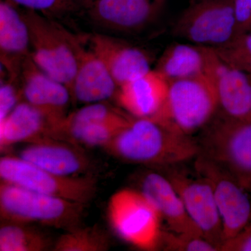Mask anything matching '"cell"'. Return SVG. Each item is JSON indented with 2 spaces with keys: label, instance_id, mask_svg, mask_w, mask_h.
Here are the masks:
<instances>
[{
  "label": "cell",
  "instance_id": "cell-27",
  "mask_svg": "<svg viewBox=\"0 0 251 251\" xmlns=\"http://www.w3.org/2000/svg\"><path fill=\"white\" fill-rule=\"evenodd\" d=\"M16 6L50 17L75 12L84 8L83 0H9Z\"/></svg>",
  "mask_w": 251,
  "mask_h": 251
},
{
  "label": "cell",
  "instance_id": "cell-29",
  "mask_svg": "<svg viewBox=\"0 0 251 251\" xmlns=\"http://www.w3.org/2000/svg\"><path fill=\"white\" fill-rule=\"evenodd\" d=\"M237 36L251 31V0H234Z\"/></svg>",
  "mask_w": 251,
  "mask_h": 251
},
{
  "label": "cell",
  "instance_id": "cell-28",
  "mask_svg": "<svg viewBox=\"0 0 251 251\" xmlns=\"http://www.w3.org/2000/svg\"><path fill=\"white\" fill-rule=\"evenodd\" d=\"M21 95L20 78L3 76L0 86V122H2L18 104Z\"/></svg>",
  "mask_w": 251,
  "mask_h": 251
},
{
  "label": "cell",
  "instance_id": "cell-3",
  "mask_svg": "<svg viewBox=\"0 0 251 251\" xmlns=\"http://www.w3.org/2000/svg\"><path fill=\"white\" fill-rule=\"evenodd\" d=\"M200 156L232 175L251 196V121L216 115L198 139Z\"/></svg>",
  "mask_w": 251,
  "mask_h": 251
},
{
  "label": "cell",
  "instance_id": "cell-9",
  "mask_svg": "<svg viewBox=\"0 0 251 251\" xmlns=\"http://www.w3.org/2000/svg\"><path fill=\"white\" fill-rule=\"evenodd\" d=\"M194 165L196 173L205 178L212 188L222 221L224 242L251 222L250 194L232 175L204 157L198 155Z\"/></svg>",
  "mask_w": 251,
  "mask_h": 251
},
{
  "label": "cell",
  "instance_id": "cell-15",
  "mask_svg": "<svg viewBox=\"0 0 251 251\" xmlns=\"http://www.w3.org/2000/svg\"><path fill=\"white\" fill-rule=\"evenodd\" d=\"M87 41L118 87L151 70L150 55L136 46L105 34H92Z\"/></svg>",
  "mask_w": 251,
  "mask_h": 251
},
{
  "label": "cell",
  "instance_id": "cell-25",
  "mask_svg": "<svg viewBox=\"0 0 251 251\" xmlns=\"http://www.w3.org/2000/svg\"><path fill=\"white\" fill-rule=\"evenodd\" d=\"M227 65L251 74V31L236 36L225 45L214 49Z\"/></svg>",
  "mask_w": 251,
  "mask_h": 251
},
{
  "label": "cell",
  "instance_id": "cell-12",
  "mask_svg": "<svg viewBox=\"0 0 251 251\" xmlns=\"http://www.w3.org/2000/svg\"><path fill=\"white\" fill-rule=\"evenodd\" d=\"M20 86L25 101L39 109L49 119L52 125L50 132L67 116L72 98L70 90L41 70L31 56L23 63Z\"/></svg>",
  "mask_w": 251,
  "mask_h": 251
},
{
  "label": "cell",
  "instance_id": "cell-30",
  "mask_svg": "<svg viewBox=\"0 0 251 251\" xmlns=\"http://www.w3.org/2000/svg\"><path fill=\"white\" fill-rule=\"evenodd\" d=\"M221 251H251V222L234 237L224 241Z\"/></svg>",
  "mask_w": 251,
  "mask_h": 251
},
{
  "label": "cell",
  "instance_id": "cell-10",
  "mask_svg": "<svg viewBox=\"0 0 251 251\" xmlns=\"http://www.w3.org/2000/svg\"><path fill=\"white\" fill-rule=\"evenodd\" d=\"M179 166L161 168L179 194L190 218L203 237L219 248L224 242L223 226L211 185L201 175L193 176Z\"/></svg>",
  "mask_w": 251,
  "mask_h": 251
},
{
  "label": "cell",
  "instance_id": "cell-19",
  "mask_svg": "<svg viewBox=\"0 0 251 251\" xmlns=\"http://www.w3.org/2000/svg\"><path fill=\"white\" fill-rule=\"evenodd\" d=\"M140 191L156 206L168 225V229L177 233L203 237L201 231L188 215L179 194L163 173H145L140 180Z\"/></svg>",
  "mask_w": 251,
  "mask_h": 251
},
{
  "label": "cell",
  "instance_id": "cell-31",
  "mask_svg": "<svg viewBox=\"0 0 251 251\" xmlns=\"http://www.w3.org/2000/svg\"><path fill=\"white\" fill-rule=\"evenodd\" d=\"M91 1H92V0H83L84 7H85V5L86 4H87V3L90 2Z\"/></svg>",
  "mask_w": 251,
  "mask_h": 251
},
{
  "label": "cell",
  "instance_id": "cell-20",
  "mask_svg": "<svg viewBox=\"0 0 251 251\" xmlns=\"http://www.w3.org/2000/svg\"><path fill=\"white\" fill-rule=\"evenodd\" d=\"M214 49L191 43L168 46L156 64V70L168 82L207 75Z\"/></svg>",
  "mask_w": 251,
  "mask_h": 251
},
{
  "label": "cell",
  "instance_id": "cell-21",
  "mask_svg": "<svg viewBox=\"0 0 251 251\" xmlns=\"http://www.w3.org/2000/svg\"><path fill=\"white\" fill-rule=\"evenodd\" d=\"M52 125L44 112L24 101L18 103L7 117L0 122L1 148L49 136Z\"/></svg>",
  "mask_w": 251,
  "mask_h": 251
},
{
  "label": "cell",
  "instance_id": "cell-22",
  "mask_svg": "<svg viewBox=\"0 0 251 251\" xmlns=\"http://www.w3.org/2000/svg\"><path fill=\"white\" fill-rule=\"evenodd\" d=\"M50 245L44 234L25 224L6 223L0 229L1 251H43Z\"/></svg>",
  "mask_w": 251,
  "mask_h": 251
},
{
  "label": "cell",
  "instance_id": "cell-7",
  "mask_svg": "<svg viewBox=\"0 0 251 251\" xmlns=\"http://www.w3.org/2000/svg\"><path fill=\"white\" fill-rule=\"evenodd\" d=\"M175 36L215 49L237 36L234 0H192L173 25Z\"/></svg>",
  "mask_w": 251,
  "mask_h": 251
},
{
  "label": "cell",
  "instance_id": "cell-26",
  "mask_svg": "<svg viewBox=\"0 0 251 251\" xmlns=\"http://www.w3.org/2000/svg\"><path fill=\"white\" fill-rule=\"evenodd\" d=\"M171 251H217L219 248L202 236L177 233L168 229L162 232L160 247Z\"/></svg>",
  "mask_w": 251,
  "mask_h": 251
},
{
  "label": "cell",
  "instance_id": "cell-5",
  "mask_svg": "<svg viewBox=\"0 0 251 251\" xmlns=\"http://www.w3.org/2000/svg\"><path fill=\"white\" fill-rule=\"evenodd\" d=\"M22 14L30 36L31 58L41 70L71 91L77 71L73 33L40 13L25 9Z\"/></svg>",
  "mask_w": 251,
  "mask_h": 251
},
{
  "label": "cell",
  "instance_id": "cell-17",
  "mask_svg": "<svg viewBox=\"0 0 251 251\" xmlns=\"http://www.w3.org/2000/svg\"><path fill=\"white\" fill-rule=\"evenodd\" d=\"M9 0L0 1V60L4 76L19 78L30 56L29 29L22 11Z\"/></svg>",
  "mask_w": 251,
  "mask_h": 251
},
{
  "label": "cell",
  "instance_id": "cell-24",
  "mask_svg": "<svg viewBox=\"0 0 251 251\" xmlns=\"http://www.w3.org/2000/svg\"><path fill=\"white\" fill-rule=\"evenodd\" d=\"M108 236L97 227H80L67 230L53 246L55 251H103L109 249Z\"/></svg>",
  "mask_w": 251,
  "mask_h": 251
},
{
  "label": "cell",
  "instance_id": "cell-16",
  "mask_svg": "<svg viewBox=\"0 0 251 251\" xmlns=\"http://www.w3.org/2000/svg\"><path fill=\"white\" fill-rule=\"evenodd\" d=\"M20 158L50 173L62 176H80L87 173L90 160L72 143L43 136L29 142Z\"/></svg>",
  "mask_w": 251,
  "mask_h": 251
},
{
  "label": "cell",
  "instance_id": "cell-13",
  "mask_svg": "<svg viewBox=\"0 0 251 251\" xmlns=\"http://www.w3.org/2000/svg\"><path fill=\"white\" fill-rule=\"evenodd\" d=\"M207 76L215 88L218 115L233 121H251V74L227 65L214 50Z\"/></svg>",
  "mask_w": 251,
  "mask_h": 251
},
{
  "label": "cell",
  "instance_id": "cell-23",
  "mask_svg": "<svg viewBox=\"0 0 251 251\" xmlns=\"http://www.w3.org/2000/svg\"><path fill=\"white\" fill-rule=\"evenodd\" d=\"M132 117L121 112L111 118L87 126L73 135L69 143L105 147L130 123Z\"/></svg>",
  "mask_w": 251,
  "mask_h": 251
},
{
  "label": "cell",
  "instance_id": "cell-1",
  "mask_svg": "<svg viewBox=\"0 0 251 251\" xmlns=\"http://www.w3.org/2000/svg\"><path fill=\"white\" fill-rule=\"evenodd\" d=\"M104 148L124 161L161 168L182 165L199 154L197 139L154 118L132 117Z\"/></svg>",
  "mask_w": 251,
  "mask_h": 251
},
{
  "label": "cell",
  "instance_id": "cell-8",
  "mask_svg": "<svg viewBox=\"0 0 251 251\" xmlns=\"http://www.w3.org/2000/svg\"><path fill=\"white\" fill-rule=\"evenodd\" d=\"M0 176L1 181L10 184L84 204L93 199L98 189L97 179L92 176L54 174L20 157L1 158Z\"/></svg>",
  "mask_w": 251,
  "mask_h": 251
},
{
  "label": "cell",
  "instance_id": "cell-6",
  "mask_svg": "<svg viewBox=\"0 0 251 251\" xmlns=\"http://www.w3.org/2000/svg\"><path fill=\"white\" fill-rule=\"evenodd\" d=\"M107 209L112 228L126 242L142 250L159 249L163 218L140 190L124 188L114 193Z\"/></svg>",
  "mask_w": 251,
  "mask_h": 251
},
{
  "label": "cell",
  "instance_id": "cell-14",
  "mask_svg": "<svg viewBox=\"0 0 251 251\" xmlns=\"http://www.w3.org/2000/svg\"><path fill=\"white\" fill-rule=\"evenodd\" d=\"M86 39L73 34L77 71L73 82L72 98L82 103L103 102L116 96L118 85L101 59L87 47Z\"/></svg>",
  "mask_w": 251,
  "mask_h": 251
},
{
  "label": "cell",
  "instance_id": "cell-2",
  "mask_svg": "<svg viewBox=\"0 0 251 251\" xmlns=\"http://www.w3.org/2000/svg\"><path fill=\"white\" fill-rule=\"evenodd\" d=\"M85 204L1 181L0 214L6 223L39 224L69 230L80 226Z\"/></svg>",
  "mask_w": 251,
  "mask_h": 251
},
{
  "label": "cell",
  "instance_id": "cell-11",
  "mask_svg": "<svg viewBox=\"0 0 251 251\" xmlns=\"http://www.w3.org/2000/svg\"><path fill=\"white\" fill-rule=\"evenodd\" d=\"M165 4L166 0H92L84 8L90 21L99 27L137 33L156 21Z\"/></svg>",
  "mask_w": 251,
  "mask_h": 251
},
{
  "label": "cell",
  "instance_id": "cell-4",
  "mask_svg": "<svg viewBox=\"0 0 251 251\" xmlns=\"http://www.w3.org/2000/svg\"><path fill=\"white\" fill-rule=\"evenodd\" d=\"M219 110L217 96L207 75L169 82L166 104L154 119L193 136L209 125Z\"/></svg>",
  "mask_w": 251,
  "mask_h": 251
},
{
  "label": "cell",
  "instance_id": "cell-18",
  "mask_svg": "<svg viewBox=\"0 0 251 251\" xmlns=\"http://www.w3.org/2000/svg\"><path fill=\"white\" fill-rule=\"evenodd\" d=\"M169 82L156 69L128 81L117 90V102L135 118H154L166 104Z\"/></svg>",
  "mask_w": 251,
  "mask_h": 251
}]
</instances>
